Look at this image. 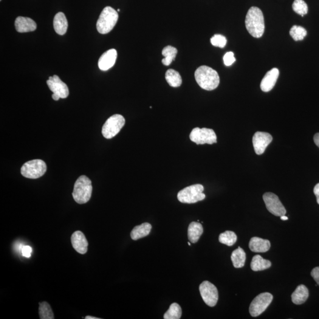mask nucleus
Masks as SVG:
<instances>
[{"instance_id": "7ed1b4c3", "label": "nucleus", "mask_w": 319, "mask_h": 319, "mask_svg": "<svg viewBox=\"0 0 319 319\" xmlns=\"http://www.w3.org/2000/svg\"><path fill=\"white\" fill-rule=\"evenodd\" d=\"M92 193L91 180L86 176H81L76 180L72 193L73 199L79 204H84L91 199Z\"/></svg>"}, {"instance_id": "b1692460", "label": "nucleus", "mask_w": 319, "mask_h": 319, "mask_svg": "<svg viewBox=\"0 0 319 319\" xmlns=\"http://www.w3.org/2000/svg\"><path fill=\"white\" fill-rule=\"evenodd\" d=\"M231 258L234 267L236 269H240L244 266L246 260V254L242 248L239 247L233 251Z\"/></svg>"}, {"instance_id": "dca6fc26", "label": "nucleus", "mask_w": 319, "mask_h": 319, "mask_svg": "<svg viewBox=\"0 0 319 319\" xmlns=\"http://www.w3.org/2000/svg\"><path fill=\"white\" fill-rule=\"evenodd\" d=\"M279 70L273 68L266 73L261 83L260 87L262 91L269 92L272 90L278 80Z\"/></svg>"}, {"instance_id": "f03ea898", "label": "nucleus", "mask_w": 319, "mask_h": 319, "mask_svg": "<svg viewBox=\"0 0 319 319\" xmlns=\"http://www.w3.org/2000/svg\"><path fill=\"white\" fill-rule=\"evenodd\" d=\"M194 77L200 87L207 91L215 89L220 83L218 72L207 66L197 68L194 73Z\"/></svg>"}, {"instance_id": "6ab92c4d", "label": "nucleus", "mask_w": 319, "mask_h": 319, "mask_svg": "<svg viewBox=\"0 0 319 319\" xmlns=\"http://www.w3.org/2000/svg\"><path fill=\"white\" fill-rule=\"evenodd\" d=\"M53 27L56 33L59 35H64L66 33L68 22L64 13L59 12L56 14L53 20Z\"/></svg>"}, {"instance_id": "7c9ffc66", "label": "nucleus", "mask_w": 319, "mask_h": 319, "mask_svg": "<svg viewBox=\"0 0 319 319\" xmlns=\"http://www.w3.org/2000/svg\"><path fill=\"white\" fill-rule=\"evenodd\" d=\"M292 7L293 10L301 16L306 15L308 12V6L303 0H295Z\"/></svg>"}, {"instance_id": "f257e3e1", "label": "nucleus", "mask_w": 319, "mask_h": 319, "mask_svg": "<svg viewBox=\"0 0 319 319\" xmlns=\"http://www.w3.org/2000/svg\"><path fill=\"white\" fill-rule=\"evenodd\" d=\"M245 26L250 35L255 38L263 35L265 22L263 13L259 8L252 7L248 10L245 19Z\"/></svg>"}, {"instance_id": "a211bd4d", "label": "nucleus", "mask_w": 319, "mask_h": 319, "mask_svg": "<svg viewBox=\"0 0 319 319\" xmlns=\"http://www.w3.org/2000/svg\"><path fill=\"white\" fill-rule=\"evenodd\" d=\"M270 242L269 240L264 239L258 237H253L249 243V248L254 253H265L270 250Z\"/></svg>"}, {"instance_id": "37998d69", "label": "nucleus", "mask_w": 319, "mask_h": 319, "mask_svg": "<svg viewBox=\"0 0 319 319\" xmlns=\"http://www.w3.org/2000/svg\"></svg>"}, {"instance_id": "6e6552de", "label": "nucleus", "mask_w": 319, "mask_h": 319, "mask_svg": "<svg viewBox=\"0 0 319 319\" xmlns=\"http://www.w3.org/2000/svg\"><path fill=\"white\" fill-rule=\"evenodd\" d=\"M189 137L191 142L197 145H213L217 143L216 135L213 129L196 127L192 129Z\"/></svg>"}, {"instance_id": "9b49d317", "label": "nucleus", "mask_w": 319, "mask_h": 319, "mask_svg": "<svg viewBox=\"0 0 319 319\" xmlns=\"http://www.w3.org/2000/svg\"><path fill=\"white\" fill-rule=\"evenodd\" d=\"M263 200L267 210L276 216H281L286 214V210L276 194L271 192L264 194Z\"/></svg>"}, {"instance_id": "2f4dec72", "label": "nucleus", "mask_w": 319, "mask_h": 319, "mask_svg": "<svg viewBox=\"0 0 319 319\" xmlns=\"http://www.w3.org/2000/svg\"><path fill=\"white\" fill-rule=\"evenodd\" d=\"M212 44L214 46L224 48L227 44V39L221 35H214L211 39Z\"/></svg>"}, {"instance_id": "aec40b11", "label": "nucleus", "mask_w": 319, "mask_h": 319, "mask_svg": "<svg viewBox=\"0 0 319 319\" xmlns=\"http://www.w3.org/2000/svg\"><path fill=\"white\" fill-rule=\"evenodd\" d=\"M309 296V290L304 285L301 284L296 288L292 295V300L293 303L300 305L306 301Z\"/></svg>"}, {"instance_id": "412c9836", "label": "nucleus", "mask_w": 319, "mask_h": 319, "mask_svg": "<svg viewBox=\"0 0 319 319\" xmlns=\"http://www.w3.org/2000/svg\"><path fill=\"white\" fill-rule=\"evenodd\" d=\"M203 233L202 224L199 222H191L188 228V238L191 243H196Z\"/></svg>"}, {"instance_id": "ddd939ff", "label": "nucleus", "mask_w": 319, "mask_h": 319, "mask_svg": "<svg viewBox=\"0 0 319 319\" xmlns=\"http://www.w3.org/2000/svg\"><path fill=\"white\" fill-rule=\"evenodd\" d=\"M273 137L272 135L267 132L258 131L254 135L253 143L256 154L261 155L263 154L268 146L272 143Z\"/></svg>"}, {"instance_id": "79ce46f5", "label": "nucleus", "mask_w": 319, "mask_h": 319, "mask_svg": "<svg viewBox=\"0 0 319 319\" xmlns=\"http://www.w3.org/2000/svg\"><path fill=\"white\" fill-rule=\"evenodd\" d=\"M120 11V9H118V10H117V11Z\"/></svg>"}, {"instance_id": "c9c22d12", "label": "nucleus", "mask_w": 319, "mask_h": 319, "mask_svg": "<svg viewBox=\"0 0 319 319\" xmlns=\"http://www.w3.org/2000/svg\"><path fill=\"white\" fill-rule=\"evenodd\" d=\"M313 191H314V193L316 196V199H317V202L319 205V183L315 186Z\"/></svg>"}, {"instance_id": "f8f14e48", "label": "nucleus", "mask_w": 319, "mask_h": 319, "mask_svg": "<svg viewBox=\"0 0 319 319\" xmlns=\"http://www.w3.org/2000/svg\"><path fill=\"white\" fill-rule=\"evenodd\" d=\"M47 84L51 91L59 96L62 99L66 98L69 95L68 87L62 82L57 75L50 76L47 81Z\"/></svg>"}, {"instance_id": "ea45409f", "label": "nucleus", "mask_w": 319, "mask_h": 319, "mask_svg": "<svg viewBox=\"0 0 319 319\" xmlns=\"http://www.w3.org/2000/svg\"><path fill=\"white\" fill-rule=\"evenodd\" d=\"M100 318L92 317V316H87L85 317V319H99Z\"/></svg>"}, {"instance_id": "cd10ccee", "label": "nucleus", "mask_w": 319, "mask_h": 319, "mask_svg": "<svg viewBox=\"0 0 319 319\" xmlns=\"http://www.w3.org/2000/svg\"><path fill=\"white\" fill-rule=\"evenodd\" d=\"M237 236L235 233L230 231H225L224 233L220 234L219 236V242L228 246H233L235 244Z\"/></svg>"}, {"instance_id": "4be33fe9", "label": "nucleus", "mask_w": 319, "mask_h": 319, "mask_svg": "<svg viewBox=\"0 0 319 319\" xmlns=\"http://www.w3.org/2000/svg\"><path fill=\"white\" fill-rule=\"evenodd\" d=\"M151 225L149 223H143L142 225L136 226L132 230L131 237L132 239L136 240L144 238L150 233Z\"/></svg>"}, {"instance_id": "4c0bfd02", "label": "nucleus", "mask_w": 319, "mask_h": 319, "mask_svg": "<svg viewBox=\"0 0 319 319\" xmlns=\"http://www.w3.org/2000/svg\"><path fill=\"white\" fill-rule=\"evenodd\" d=\"M52 98L55 101H58L59 100V99H60L61 98L59 97V96H58V95H56L55 94H53Z\"/></svg>"}, {"instance_id": "58836bf2", "label": "nucleus", "mask_w": 319, "mask_h": 319, "mask_svg": "<svg viewBox=\"0 0 319 319\" xmlns=\"http://www.w3.org/2000/svg\"><path fill=\"white\" fill-rule=\"evenodd\" d=\"M280 219L281 220H283V221H287V220L289 219V218H288V217H287V216H286L285 215H283V216H280Z\"/></svg>"}, {"instance_id": "bb28decb", "label": "nucleus", "mask_w": 319, "mask_h": 319, "mask_svg": "<svg viewBox=\"0 0 319 319\" xmlns=\"http://www.w3.org/2000/svg\"><path fill=\"white\" fill-rule=\"evenodd\" d=\"M182 310L181 307L176 303L171 304L165 314L164 315L165 319H179L181 318Z\"/></svg>"}, {"instance_id": "f704fd0d", "label": "nucleus", "mask_w": 319, "mask_h": 319, "mask_svg": "<svg viewBox=\"0 0 319 319\" xmlns=\"http://www.w3.org/2000/svg\"><path fill=\"white\" fill-rule=\"evenodd\" d=\"M311 276L319 286V267L313 269L311 272Z\"/></svg>"}, {"instance_id": "423d86ee", "label": "nucleus", "mask_w": 319, "mask_h": 319, "mask_svg": "<svg viewBox=\"0 0 319 319\" xmlns=\"http://www.w3.org/2000/svg\"><path fill=\"white\" fill-rule=\"evenodd\" d=\"M46 170L47 166L44 161L35 159L24 163L21 168V173L28 179H36L43 176Z\"/></svg>"}, {"instance_id": "39448f33", "label": "nucleus", "mask_w": 319, "mask_h": 319, "mask_svg": "<svg viewBox=\"0 0 319 319\" xmlns=\"http://www.w3.org/2000/svg\"><path fill=\"white\" fill-rule=\"evenodd\" d=\"M204 188L202 185L196 184L188 186L177 194V199L183 203H195L204 200L206 195L203 193Z\"/></svg>"}, {"instance_id": "393cba45", "label": "nucleus", "mask_w": 319, "mask_h": 319, "mask_svg": "<svg viewBox=\"0 0 319 319\" xmlns=\"http://www.w3.org/2000/svg\"><path fill=\"white\" fill-rule=\"evenodd\" d=\"M165 77L169 85L171 87H179L182 84L181 76L176 70L169 69L166 73Z\"/></svg>"}, {"instance_id": "4468645a", "label": "nucleus", "mask_w": 319, "mask_h": 319, "mask_svg": "<svg viewBox=\"0 0 319 319\" xmlns=\"http://www.w3.org/2000/svg\"><path fill=\"white\" fill-rule=\"evenodd\" d=\"M117 58V52L114 49H109L103 53L98 61V67L101 70L106 71L114 65Z\"/></svg>"}, {"instance_id": "2eb2a0df", "label": "nucleus", "mask_w": 319, "mask_h": 319, "mask_svg": "<svg viewBox=\"0 0 319 319\" xmlns=\"http://www.w3.org/2000/svg\"><path fill=\"white\" fill-rule=\"evenodd\" d=\"M72 247L81 254H86L88 247V242L84 234L81 231H76L71 236Z\"/></svg>"}, {"instance_id": "1a4fd4ad", "label": "nucleus", "mask_w": 319, "mask_h": 319, "mask_svg": "<svg viewBox=\"0 0 319 319\" xmlns=\"http://www.w3.org/2000/svg\"><path fill=\"white\" fill-rule=\"evenodd\" d=\"M273 299V296L269 293H261L256 296L250 304V315L253 317H257L261 315L270 306Z\"/></svg>"}, {"instance_id": "e433bc0d", "label": "nucleus", "mask_w": 319, "mask_h": 319, "mask_svg": "<svg viewBox=\"0 0 319 319\" xmlns=\"http://www.w3.org/2000/svg\"><path fill=\"white\" fill-rule=\"evenodd\" d=\"M314 142L316 145L319 148V133L316 134L314 136Z\"/></svg>"}, {"instance_id": "9d476101", "label": "nucleus", "mask_w": 319, "mask_h": 319, "mask_svg": "<svg viewBox=\"0 0 319 319\" xmlns=\"http://www.w3.org/2000/svg\"><path fill=\"white\" fill-rule=\"evenodd\" d=\"M200 295L203 300L210 307L216 306L218 300V292L215 286L210 281H205L199 286Z\"/></svg>"}, {"instance_id": "a878e982", "label": "nucleus", "mask_w": 319, "mask_h": 319, "mask_svg": "<svg viewBox=\"0 0 319 319\" xmlns=\"http://www.w3.org/2000/svg\"><path fill=\"white\" fill-rule=\"evenodd\" d=\"M177 54L176 48L173 46H168L164 48L162 51V55L164 59H162V64L164 65L169 66L171 62L174 61Z\"/></svg>"}, {"instance_id": "5701e85b", "label": "nucleus", "mask_w": 319, "mask_h": 319, "mask_svg": "<svg viewBox=\"0 0 319 319\" xmlns=\"http://www.w3.org/2000/svg\"><path fill=\"white\" fill-rule=\"evenodd\" d=\"M272 266V262L265 259L261 256L256 255L254 256L251 261V268L254 272H258L269 269Z\"/></svg>"}, {"instance_id": "a19ab883", "label": "nucleus", "mask_w": 319, "mask_h": 319, "mask_svg": "<svg viewBox=\"0 0 319 319\" xmlns=\"http://www.w3.org/2000/svg\"><path fill=\"white\" fill-rule=\"evenodd\" d=\"M188 245H189V246H190V245H191V242H188Z\"/></svg>"}, {"instance_id": "72a5a7b5", "label": "nucleus", "mask_w": 319, "mask_h": 319, "mask_svg": "<svg viewBox=\"0 0 319 319\" xmlns=\"http://www.w3.org/2000/svg\"><path fill=\"white\" fill-rule=\"evenodd\" d=\"M32 248L29 246V245H25L21 248L22 255L25 257L29 258L32 255Z\"/></svg>"}, {"instance_id": "c756f323", "label": "nucleus", "mask_w": 319, "mask_h": 319, "mask_svg": "<svg viewBox=\"0 0 319 319\" xmlns=\"http://www.w3.org/2000/svg\"><path fill=\"white\" fill-rule=\"evenodd\" d=\"M290 35L295 41L303 40L307 35V31L303 27L294 25L290 30Z\"/></svg>"}, {"instance_id": "0eeeda50", "label": "nucleus", "mask_w": 319, "mask_h": 319, "mask_svg": "<svg viewBox=\"0 0 319 319\" xmlns=\"http://www.w3.org/2000/svg\"><path fill=\"white\" fill-rule=\"evenodd\" d=\"M126 120L122 115L115 114L110 117L104 124L102 134L106 139L116 136L125 125Z\"/></svg>"}, {"instance_id": "20e7f679", "label": "nucleus", "mask_w": 319, "mask_h": 319, "mask_svg": "<svg viewBox=\"0 0 319 319\" xmlns=\"http://www.w3.org/2000/svg\"><path fill=\"white\" fill-rule=\"evenodd\" d=\"M118 20V14L116 10L111 7L104 8L97 22L98 32L103 35L109 33L114 29Z\"/></svg>"}, {"instance_id": "473e14b6", "label": "nucleus", "mask_w": 319, "mask_h": 319, "mask_svg": "<svg viewBox=\"0 0 319 319\" xmlns=\"http://www.w3.org/2000/svg\"><path fill=\"white\" fill-rule=\"evenodd\" d=\"M236 59L234 57V53L232 52H229L226 53L224 56V62L226 66H230L235 62Z\"/></svg>"}, {"instance_id": "c85d7f7f", "label": "nucleus", "mask_w": 319, "mask_h": 319, "mask_svg": "<svg viewBox=\"0 0 319 319\" xmlns=\"http://www.w3.org/2000/svg\"><path fill=\"white\" fill-rule=\"evenodd\" d=\"M39 316L41 319H55L54 315L51 307L46 301L39 303Z\"/></svg>"}, {"instance_id": "f3484780", "label": "nucleus", "mask_w": 319, "mask_h": 319, "mask_svg": "<svg viewBox=\"0 0 319 319\" xmlns=\"http://www.w3.org/2000/svg\"><path fill=\"white\" fill-rule=\"evenodd\" d=\"M15 27L17 32L27 33L35 31L37 24L32 19L19 16L16 20Z\"/></svg>"}]
</instances>
